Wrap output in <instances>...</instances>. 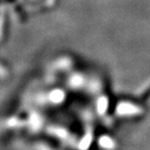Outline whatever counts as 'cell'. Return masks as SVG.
I'll list each match as a JSON object with an SVG mask.
<instances>
[{"instance_id": "obj_1", "label": "cell", "mask_w": 150, "mask_h": 150, "mask_svg": "<svg viewBox=\"0 0 150 150\" xmlns=\"http://www.w3.org/2000/svg\"><path fill=\"white\" fill-rule=\"evenodd\" d=\"M150 97V86L147 88V89L145 90V91L143 92V94L141 95V97H140V99L142 101H146L148 98Z\"/></svg>"}]
</instances>
